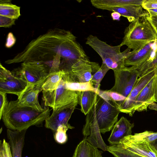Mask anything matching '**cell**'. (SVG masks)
I'll use <instances>...</instances> for the list:
<instances>
[{"label": "cell", "mask_w": 157, "mask_h": 157, "mask_svg": "<svg viewBox=\"0 0 157 157\" xmlns=\"http://www.w3.org/2000/svg\"><path fill=\"white\" fill-rule=\"evenodd\" d=\"M144 9L141 6L131 5L107 8L105 10L118 13L131 23L138 18L149 15L147 11Z\"/></svg>", "instance_id": "cell-20"}, {"label": "cell", "mask_w": 157, "mask_h": 157, "mask_svg": "<svg viewBox=\"0 0 157 157\" xmlns=\"http://www.w3.org/2000/svg\"><path fill=\"white\" fill-rule=\"evenodd\" d=\"M110 69L102 62L99 69L92 75L90 81L94 85V87L98 92L100 90V84L102 79Z\"/></svg>", "instance_id": "cell-31"}, {"label": "cell", "mask_w": 157, "mask_h": 157, "mask_svg": "<svg viewBox=\"0 0 157 157\" xmlns=\"http://www.w3.org/2000/svg\"><path fill=\"white\" fill-rule=\"evenodd\" d=\"M122 147L144 157H157V152L150 143L145 140L134 142L125 138L119 144Z\"/></svg>", "instance_id": "cell-18"}, {"label": "cell", "mask_w": 157, "mask_h": 157, "mask_svg": "<svg viewBox=\"0 0 157 157\" xmlns=\"http://www.w3.org/2000/svg\"><path fill=\"white\" fill-rule=\"evenodd\" d=\"M121 15L118 12H113L111 14V16L113 20H119Z\"/></svg>", "instance_id": "cell-39"}, {"label": "cell", "mask_w": 157, "mask_h": 157, "mask_svg": "<svg viewBox=\"0 0 157 157\" xmlns=\"http://www.w3.org/2000/svg\"><path fill=\"white\" fill-rule=\"evenodd\" d=\"M146 10L149 13V16H157V9H148Z\"/></svg>", "instance_id": "cell-40"}, {"label": "cell", "mask_w": 157, "mask_h": 157, "mask_svg": "<svg viewBox=\"0 0 157 157\" xmlns=\"http://www.w3.org/2000/svg\"><path fill=\"white\" fill-rule=\"evenodd\" d=\"M134 123H131L125 117H122L113 126L108 140L111 145L118 144L121 140L131 135Z\"/></svg>", "instance_id": "cell-17"}, {"label": "cell", "mask_w": 157, "mask_h": 157, "mask_svg": "<svg viewBox=\"0 0 157 157\" xmlns=\"http://www.w3.org/2000/svg\"><path fill=\"white\" fill-rule=\"evenodd\" d=\"M148 107L151 109L157 110V104L154 102L150 104Z\"/></svg>", "instance_id": "cell-42"}, {"label": "cell", "mask_w": 157, "mask_h": 157, "mask_svg": "<svg viewBox=\"0 0 157 157\" xmlns=\"http://www.w3.org/2000/svg\"><path fill=\"white\" fill-rule=\"evenodd\" d=\"M147 19L155 31L157 35V16L147 17Z\"/></svg>", "instance_id": "cell-38"}, {"label": "cell", "mask_w": 157, "mask_h": 157, "mask_svg": "<svg viewBox=\"0 0 157 157\" xmlns=\"http://www.w3.org/2000/svg\"><path fill=\"white\" fill-rule=\"evenodd\" d=\"M77 92L78 103L81 106V111L85 115H86L95 103L97 93L92 91Z\"/></svg>", "instance_id": "cell-23"}, {"label": "cell", "mask_w": 157, "mask_h": 157, "mask_svg": "<svg viewBox=\"0 0 157 157\" xmlns=\"http://www.w3.org/2000/svg\"><path fill=\"white\" fill-rule=\"evenodd\" d=\"M64 82L65 88L71 90L75 91H92L98 93L94 84L90 81L85 82Z\"/></svg>", "instance_id": "cell-28"}, {"label": "cell", "mask_w": 157, "mask_h": 157, "mask_svg": "<svg viewBox=\"0 0 157 157\" xmlns=\"http://www.w3.org/2000/svg\"><path fill=\"white\" fill-rule=\"evenodd\" d=\"M141 6L145 10L157 9V0H144Z\"/></svg>", "instance_id": "cell-36"}, {"label": "cell", "mask_w": 157, "mask_h": 157, "mask_svg": "<svg viewBox=\"0 0 157 157\" xmlns=\"http://www.w3.org/2000/svg\"><path fill=\"white\" fill-rule=\"evenodd\" d=\"M76 39L69 31L57 28L49 30L32 40L23 51L5 63L40 62L50 75L86 57V53Z\"/></svg>", "instance_id": "cell-1"}, {"label": "cell", "mask_w": 157, "mask_h": 157, "mask_svg": "<svg viewBox=\"0 0 157 157\" xmlns=\"http://www.w3.org/2000/svg\"><path fill=\"white\" fill-rule=\"evenodd\" d=\"M0 120L2 119L4 109L8 102L6 94L0 92Z\"/></svg>", "instance_id": "cell-35"}, {"label": "cell", "mask_w": 157, "mask_h": 157, "mask_svg": "<svg viewBox=\"0 0 157 157\" xmlns=\"http://www.w3.org/2000/svg\"><path fill=\"white\" fill-rule=\"evenodd\" d=\"M96 115L95 103L87 114L86 123L82 129L84 138L91 144L104 151H107V146L101 134Z\"/></svg>", "instance_id": "cell-9"}, {"label": "cell", "mask_w": 157, "mask_h": 157, "mask_svg": "<svg viewBox=\"0 0 157 157\" xmlns=\"http://www.w3.org/2000/svg\"><path fill=\"white\" fill-rule=\"evenodd\" d=\"M149 16L138 18L126 28L121 46L125 45L133 50L157 41L156 33L147 19Z\"/></svg>", "instance_id": "cell-3"}, {"label": "cell", "mask_w": 157, "mask_h": 157, "mask_svg": "<svg viewBox=\"0 0 157 157\" xmlns=\"http://www.w3.org/2000/svg\"><path fill=\"white\" fill-rule=\"evenodd\" d=\"M27 130H13L7 129L6 133L12 157H22Z\"/></svg>", "instance_id": "cell-19"}, {"label": "cell", "mask_w": 157, "mask_h": 157, "mask_svg": "<svg viewBox=\"0 0 157 157\" xmlns=\"http://www.w3.org/2000/svg\"><path fill=\"white\" fill-rule=\"evenodd\" d=\"M86 44L91 47L100 56L104 63L113 70L123 68L125 66L124 60L131 49L128 48L121 52L120 44L111 46L99 39L97 36L89 35Z\"/></svg>", "instance_id": "cell-4"}, {"label": "cell", "mask_w": 157, "mask_h": 157, "mask_svg": "<svg viewBox=\"0 0 157 157\" xmlns=\"http://www.w3.org/2000/svg\"><path fill=\"white\" fill-rule=\"evenodd\" d=\"M45 80L37 85L28 83L26 88L17 99L18 104L21 106L31 107L39 111H43L44 108L40 105L38 95L43 90L42 86Z\"/></svg>", "instance_id": "cell-14"}, {"label": "cell", "mask_w": 157, "mask_h": 157, "mask_svg": "<svg viewBox=\"0 0 157 157\" xmlns=\"http://www.w3.org/2000/svg\"><path fill=\"white\" fill-rule=\"evenodd\" d=\"M157 69L151 71L139 77L130 94L126 98L118 102L120 113L128 114L132 116L135 112V102L139 94L144 87L155 75Z\"/></svg>", "instance_id": "cell-11"}, {"label": "cell", "mask_w": 157, "mask_h": 157, "mask_svg": "<svg viewBox=\"0 0 157 157\" xmlns=\"http://www.w3.org/2000/svg\"><path fill=\"white\" fill-rule=\"evenodd\" d=\"M74 127L70 124L68 125L62 124L57 128L54 132V138L56 141L60 144L66 143L68 139L67 132L69 129H72Z\"/></svg>", "instance_id": "cell-30"}, {"label": "cell", "mask_w": 157, "mask_h": 157, "mask_svg": "<svg viewBox=\"0 0 157 157\" xmlns=\"http://www.w3.org/2000/svg\"><path fill=\"white\" fill-rule=\"evenodd\" d=\"M96 115L100 132L102 134L112 130L117 122L120 113L118 102L100 90L95 102Z\"/></svg>", "instance_id": "cell-5"}, {"label": "cell", "mask_w": 157, "mask_h": 157, "mask_svg": "<svg viewBox=\"0 0 157 157\" xmlns=\"http://www.w3.org/2000/svg\"><path fill=\"white\" fill-rule=\"evenodd\" d=\"M144 0H91L90 2L94 7L105 10L109 8L122 7L128 5L141 6Z\"/></svg>", "instance_id": "cell-21"}, {"label": "cell", "mask_w": 157, "mask_h": 157, "mask_svg": "<svg viewBox=\"0 0 157 157\" xmlns=\"http://www.w3.org/2000/svg\"><path fill=\"white\" fill-rule=\"evenodd\" d=\"M0 15L17 19L21 16L20 7L12 4L10 0H0Z\"/></svg>", "instance_id": "cell-24"}, {"label": "cell", "mask_w": 157, "mask_h": 157, "mask_svg": "<svg viewBox=\"0 0 157 157\" xmlns=\"http://www.w3.org/2000/svg\"><path fill=\"white\" fill-rule=\"evenodd\" d=\"M102 92L108 96L109 98L117 102L122 101L124 100L126 97L123 95L109 90L105 91L101 90Z\"/></svg>", "instance_id": "cell-33"}, {"label": "cell", "mask_w": 157, "mask_h": 157, "mask_svg": "<svg viewBox=\"0 0 157 157\" xmlns=\"http://www.w3.org/2000/svg\"><path fill=\"white\" fill-rule=\"evenodd\" d=\"M107 151L114 157H144L122 147L119 144L108 146Z\"/></svg>", "instance_id": "cell-29"}, {"label": "cell", "mask_w": 157, "mask_h": 157, "mask_svg": "<svg viewBox=\"0 0 157 157\" xmlns=\"http://www.w3.org/2000/svg\"><path fill=\"white\" fill-rule=\"evenodd\" d=\"M76 107L67 106L53 109L52 114L45 121V127L55 132L60 125L69 124L68 121Z\"/></svg>", "instance_id": "cell-13"}, {"label": "cell", "mask_w": 157, "mask_h": 157, "mask_svg": "<svg viewBox=\"0 0 157 157\" xmlns=\"http://www.w3.org/2000/svg\"><path fill=\"white\" fill-rule=\"evenodd\" d=\"M0 157H12L9 144L4 139L0 141Z\"/></svg>", "instance_id": "cell-32"}, {"label": "cell", "mask_w": 157, "mask_h": 157, "mask_svg": "<svg viewBox=\"0 0 157 157\" xmlns=\"http://www.w3.org/2000/svg\"><path fill=\"white\" fill-rule=\"evenodd\" d=\"M113 71L115 83L109 90L117 93L126 98L139 78L138 71L135 66H125Z\"/></svg>", "instance_id": "cell-8"}, {"label": "cell", "mask_w": 157, "mask_h": 157, "mask_svg": "<svg viewBox=\"0 0 157 157\" xmlns=\"http://www.w3.org/2000/svg\"><path fill=\"white\" fill-rule=\"evenodd\" d=\"M14 75L24 78L28 82L37 85L46 79L49 76L48 70L41 62L28 61L22 62L13 71Z\"/></svg>", "instance_id": "cell-7"}, {"label": "cell", "mask_w": 157, "mask_h": 157, "mask_svg": "<svg viewBox=\"0 0 157 157\" xmlns=\"http://www.w3.org/2000/svg\"><path fill=\"white\" fill-rule=\"evenodd\" d=\"M16 39L11 32L9 33L7 36L5 47L8 48L12 47L15 43Z\"/></svg>", "instance_id": "cell-37"}, {"label": "cell", "mask_w": 157, "mask_h": 157, "mask_svg": "<svg viewBox=\"0 0 157 157\" xmlns=\"http://www.w3.org/2000/svg\"><path fill=\"white\" fill-rule=\"evenodd\" d=\"M28 85L23 78L16 76L0 64V92L16 95L19 98Z\"/></svg>", "instance_id": "cell-10"}, {"label": "cell", "mask_w": 157, "mask_h": 157, "mask_svg": "<svg viewBox=\"0 0 157 157\" xmlns=\"http://www.w3.org/2000/svg\"><path fill=\"white\" fill-rule=\"evenodd\" d=\"M157 49L156 40L150 42L141 48L130 51L125 59V66H139L148 59Z\"/></svg>", "instance_id": "cell-15"}, {"label": "cell", "mask_w": 157, "mask_h": 157, "mask_svg": "<svg viewBox=\"0 0 157 157\" xmlns=\"http://www.w3.org/2000/svg\"><path fill=\"white\" fill-rule=\"evenodd\" d=\"M72 157H103L101 151L85 138L77 145Z\"/></svg>", "instance_id": "cell-22"}, {"label": "cell", "mask_w": 157, "mask_h": 157, "mask_svg": "<svg viewBox=\"0 0 157 157\" xmlns=\"http://www.w3.org/2000/svg\"><path fill=\"white\" fill-rule=\"evenodd\" d=\"M128 140L134 142L146 141L150 143L153 142L157 138V132L146 131L144 132L131 135L124 138Z\"/></svg>", "instance_id": "cell-27"}, {"label": "cell", "mask_w": 157, "mask_h": 157, "mask_svg": "<svg viewBox=\"0 0 157 157\" xmlns=\"http://www.w3.org/2000/svg\"><path fill=\"white\" fill-rule=\"evenodd\" d=\"M155 102H157V72L156 76V79L155 86Z\"/></svg>", "instance_id": "cell-41"}, {"label": "cell", "mask_w": 157, "mask_h": 157, "mask_svg": "<svg viewBox=\"0 0 157 157\" xmlns=\"http://www.w3.org/2000/svg\"><path fill=\"white\" fill-rule=\"evenodd\" d=\"M50 109L46 107L39 111L27 106H21L17 100L9 101L2 119L7 129L13 130H27L30 127L41 125L50 115Z\"/></svg>", "instance_id": "cell-2"}, {"label": "cell", "mask_w": 157, "mask_h": 157, "mask_svg": "<svg viewBox=\"0 0 157 157\" xmlns=\"http://www.w3.org/2000/svg\"><path fill=\"white\" fill-rule=\"evenodd\" d=\"M135 67L138 71L139 77L157 69V49L146 61L139 66Z\"/></svg>", "instance_id": "cell-26"}, {"label": "cell", "mask_w": 157, "mask_h": 157, "mask_svg": "<svg viewBox=\"0 0 157 157\" xmlns=\"http://www.w3.org/2000/svg\"><path fill=\"white\" fill-rule=\"evenodd\" d=\"M64 74L63 71H59L49 75L43 84V91L52 92L56 89Z\"/></svg>", "instance_id": "cell-25"}, {"label": "cell", "mask_w": 157, "mask_h": 157, "mask_svg": "<svg viewBox=\"0 0 157 157\" xmlns=\"http://www.w3.org/2000/svg\"><path fill=\"white\" fill-rule=\"evenodd\" d=\"M150 144L153 146L157 152V138Z\"/></svg>", "instance_id": "cell-43"}, {"label": "cell", "mask_w": 157, "mask_h": 157, "mask_svg": "<svg viewBox=\"0 0 157 157\" xmlns=\"http://www.w3.org/2000/svg\"><path fill=\"white\" fill-rule=\"evenodd\" d=\"M15 19L0 15V27L7 28L15 24Z\"/></svg>", "instance_id": "cell-34"}, {"label": "cell", "mask_w": 157, "mask_h": 157, "mask_svg": "<svg viewBox=\"0 0 157 157\" xmlns=\"http://www.w3.org/2000/svg\"><path fill=\"white\" fill-rule=\"evenodd\" d=\"M96 62L81 59L75 63L68 71L64 72L62 79L65 82H87L91 81L93 69Z\"/></svg>", "instance_id": "cell-12"}, {"label": "cell", "mask_w": 157, "mask_h": 157, "mask_svg": "<svg viewBox=\"0 0 157 157\" xmlns=\"http://www.w3.org/2000/svg\"><path fill=\"white\" fill-rule=\"evenodd\" d=\"M42 94L45 106L53 109L64 106H76L78 104L77 91L66 89L62 78L56 89L52 92L43 91Z\"/></svg>", "instance_id": "cell-6"}, {"label": "cell", "mask_w": 157, "mask_h": 157, "mask_svg": "<svg viewBox=\"0 0 157 157\" xmlns=\"http://www.w3.org/2000/svg\"><path fill=\"white\" fill-rule=\"evenodd\" d=\"M156 74L157 73L139 94L136 100L135 111L146 110L150 104L155 102V86Z\"/></svg>", "instance_id": "cell-16"}]
</instances>
